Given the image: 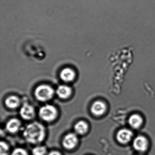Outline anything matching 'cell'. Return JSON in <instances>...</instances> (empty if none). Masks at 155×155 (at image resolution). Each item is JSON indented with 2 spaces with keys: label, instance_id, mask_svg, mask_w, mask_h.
Masks as SVG:
<instances>
[{
  "label": "cell",
  "instance_id": "6da1fadb",
  "mask_svg": "<svg viewBox=\"0 0 155 155\" xmlns=\"http://www.w3.org/2000/svg\"><path fill=\"white\" fill-rule=\"evenodd\" d=\"M23 135L27 141L33 144L41 142L45 136L44 127L40 123L35 122L27 126Z\"/></svg>",
  "mask_w": 155,
  "mask_h": 155
},
{
  "label": "cell",
  "instance_id": "7a4b0ae2",
  "mask_svg": "<svg viewBox=\"0 0 155 155\" xmlns=\"http://www.w3.org/2000/svg\"><path fill=\"white\" fill-rule=\"evenodd\" d=\"M54 94V91L50 86L41 85L36 89L35 96L38 100L45 101L51 99Z\"/></svg>",
  "mask_w": 155,
  "mask_h": 155
},
{
  "label": "cell",
  "instance_id": "3957f363",
  "mask_svg": "<svg viewBox=\"0 0 155 155\" xmlns=\"http://www.w3.org/2000/svg\"><path fill=\"white\" fill-rule=\"evenodd\" d=\"M41 117L46 121H50L55 119L57 116V110L53 106L47 105L42 107L39 110Z\"/></svg>",
  "mask_w": 155,
  "mask_h": 155
},
{
  "label": "cell",
  "instance_id": "277c9868",
  "mask_svg": "<svg viewBox=\"0 0 155 155\" xmlns=\"http://www.w3.org/2000/svg\"><path fill=\"white\" fill-rule=\"evenodd\" d=\"M133 145L136 150L140 152H144L147 148L148 142L147 138L143 136H138L134 139Z\"/></svg>",
  "mask_w": 155,
  "mask_h": 155
},
{
  "label": "cell",
  "instance_id": "5b68a950",
  "mask_svg": "<svg viewBox=\"0 0 155 155\" xmlns=\"http://www.w3.org/2000/svg\"><path fill=\"white\" fill-rule=\"evenodd\" d=\"M132 136L133 133L130 130L127 129H123L117 132V140L120 143L126 144L130 141Z\"/></svg>",
  "mask_w": 155,
  "mask_h": 155
},
{
  "label": "cell",
  "instance_id": "8992f818",
  "mask_svg": "<svg viewBox=\"0 0 155 155\" xmlns=\"http://www.w3.org/2000/svg\"><path fill=\"white\" fill-rule=\"evenodd\" d=\"M78 137L74 133L68 134L63 140L64 147L67 149H71L76 147L78 143Z\"/></svg>",
  "mask_w": 155,
  "mask_h": 155
},
{
  "label": "cell",
  "instance_id": "52a82bcc",
  "mask_svg": "<svg viewBox=\"0 0 155 155\" xmlns=\"http://www.w3.org/2000/svg\"><path fill=\"white\" fill-rule=\"evenodd\" d=\"M21 116L24 119L29 120L34 117L35 112L33 107L27 104H24L20 110Z\"/></svg>",
  "mask_w": 155,
  "mask_h": 155
},
{
  "label": "cell",
  "instance_id": "ba28073f",
  "mask_svg": "<svg viewBox=\"0 0 155 155\" xmlns=\"http://www.w3.org/2000/svg\"><path fill=\"white\" fill-rule=\"evenodd\" d=\"M106 106L105 103L101 101H97L92 104L91 110L94 115L100 116L104 114L106 111Z\"/></svg>",
  "mask_w": 155,
  "mask_h": 155
},
{
  "label": "cell",
  "instance_id": "9c48e42d",
  "mask_svg": "<svg viewBox=\"0 0 155 155\" xmlns=\"http://www.w3.org/2000/svg\"><path fill=\"white\" fill-rule=\"evenodd\" d=\"M71 90L70 87L65 85H61L57 90V95L59 97L62 99H66L70 96Z\"/></svg>",
  "mask_w": 155,
  "mask_h": 155
},
{
  "label": "cell",
  "instance_id": "30bf717a",
  "mask_svg": "<svg viewBox=\"0 0 155 155\" xmlns=\"http://www.w3.org/2000/svg\"><path fill=\"white\" fill-rule=\"evenodd\" d=\"M75 74L71 69L67 68L61 71L60 77L61 79L66 82L71 81L75 78Z\"/></svg>",
  "mask_w": 155,
  "mask_h": 155
},
{
  "label": "cell",
  "instance_id": "8fae6325",
  "mask_svg": "<svg viewBox=\"0 0 155 155\" xmlns=\"http://www.w3.org/2000/svg\"><path fill=\"white\" fill-rule=\"evenodd\" d=\"M142 118L137 114H133L130 117L128 122L130 125L133 128H137L142 123Z\"/></svg>",
  "mask_w": 155,
  "mask_h": 155
},
{
  "label": "cell",
  "instance_id": "7c38bea8",
  "mask_svg": "<svg viewBox=\"0 0 155 155\" xmlns=\"http://www.w3.org/2000/svg\"><path fill=\"white\" fill-rule=\"evenodd\" d=\"M20 125V122L18 120L12 119L8 122L6 127L9 132L14 133L18 130Z\"/></svg>",
  "mask_w": 155,
  "mask_h": 155
},
{
  "label": "cell",
  "instance_id": "4fadbf2b",
  "mask_svg": "<svg viewBox=\"0 0 155 155\" xmlns=\"http://www.w3.org/2000/svg\"><path fill=\"white\" fill-rule=\"evenodd\" d=\"M74 129L78 134L81 135L85 134L88 130L87 124L85 121H79L75 125Z\"/></svg>",
  "mask_w": 155,
  "mask_h": 155
},
{
  "label": "cell",
  "instance_id": "5bb4252c",
  "mask_svg": "<svg viewBox=\"0 0 155 155\" xmlns=\"http://www.w3.org/2000/svg\"><path fill=\"white\" fill-rule=\"evenodd\" d=\"M6 105L10 108H15L19 104V100L15 96H11L6 99Z\"/></svg>",
  "mask_w": 155,
  "mask_h": 155
},
{
  "label": "cell",
  "instance_id": "9a60e30c",
  "mask_svg": "<svg viewBox=\"0 0 155 155\" xmlns=\"http://www.w3.org/2000/svg\"><path fill=\"white\" fill-rule=\"evenodd\" d=\"M46 153V149L44 147H37L32 150L33 155H45Z\"/></svg>",
  "mask_w": 155,
  "mask_h": 155
},
{
  "label": "cell",
  "instance_id": "2e32d148",
  "mask_svg": "<svg viewBox=\"0 0 155 155\" xmlns=\"http://www.w3.org/2000/svg\"><path fill=\"white\" fill-rule=\"evenodd\" d=\"M11 155H28V154L23 149L17 148L13 150Z\"/></svg>",
  "mask_w": 155,
  "mask_h": 155
},
{
  "label": "cell",
  "instance_id": "e0dca14e",
  "mask_svg": "<svg viewBox=\"0 0 155 155\" xmlns=\"http://www.w3.org/2000/svg\"><path fill=\"white\" fill-rule=\"evenodd\" d=\"M8 146L6 143L4 142H1V153H7V151L8 150Z\"/></svg>",
  "mask_w": 155,
  "mask_h": 155
},
{
  "label": "cell",
  "instance_id": "ac0fdd59",
  "mask_svg": "<svg viewBox=\"0 0 155 155\" xmlns=\"http://www.w3.org/2000/svg\"><path fill=\"white\" fill-rule=\"evenodd\" d=\"M48 155H61L59 152L56 151H51V152H50Z\"/></svg>",
  "mask_w": 155,
  "mask_h": 155
},
{
  "label": "cell",
  "instance_id": "d6986e66",
  "mask_svg": "<svg viewBox=\"0 0 155 155\" xmlns=\"http://www.w3.org/2000/svg\"><path fill=\"white\" fill-rule=\"evenodd\" d=\"M1 155H8L7 153H2V154H1Z\"/></svg>",
  "mask_w": 155,
  "mask_h": 155
},
{
  "label": "cell",
  "instance_id": "ffe728a7",
  "mask_svg": "<svg viewBox=\"0 0 155 155\" xmlns=\"http://www.w3.org/2000/svg\"></svg>",
  "mask_w": 155,
  "mask_h": 155
}]
</instances>
